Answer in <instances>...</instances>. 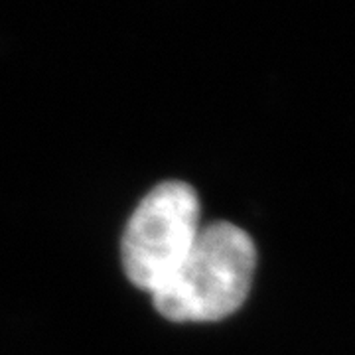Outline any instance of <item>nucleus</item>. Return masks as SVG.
Returning a JSON list of instances; mask_svg holds the SVG:
<instances>
[{
  "label": "nucleus",
  "instance_id": "nucleus-1",
  "mask_svg": "<svg viewBox=\"0 0 355 355\" xmlns=\"http://www.w3.org/2000/svg\"><path fill=\"white\" fill-rule=\"evenodd\" d=\"M253 239L231 223L200 231L176 272L153 292L156 310L172 322H216L241 308L253 284Z\"/></svg>",
  "mask_w": 355,
  "mask_h": 355
},
{
  "label": "nucleus",
  "instance_id": "nucleus-2",
  "mask_svg": "<svg viewBox=\"0 0 355 355\" xmlns=\"http://www.w3.org/2000/svg\"><path fill=\"white\" fill-rule=\"evenodd\" d=\"M200 200L186 182L168 180L135 209L123 235V266L132 284L153 294L170 279L200 235Z\"/></svg>",
  "mask_w": 355,
  "mask_h": 355
}]
</instances>
